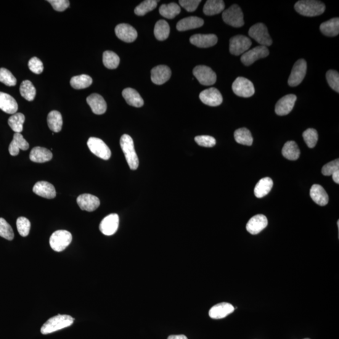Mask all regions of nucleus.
Listing matches in <instances>:
<instances>
[{
  "instance_id": "nucleus-18",
  "label": "nucleus",
  "mask_w": 339,
  "mask_h": 339,
  "mask_svg": "<svg viewBox=\"0 0 339 339\" xmlns=\"http://www.w3.org/2000/svg\"><path fill=\"white\" fill-rule=\"evenodd\" d=\"M79 208L81 210L87 212L96 211L100 206V200L96 196L89 194H81L77 198Z\"/></svg>"
},
{
  "instance_id": "nucleus-20",
  "label": "nucleus",
  "mask_w": 339,
  "mask_h": 339,
  "mask_svg": "<svg viewBox=\"0 0 339 339\" xmlns=\"http://www.w3.org/2000/svg\"><path fill=\"white\" fill-rule=\"evenodd\" d=\"M171 70L168 66L160 65L152 69L151 79L153 83L161 85L168 81L171 77Z\"/></svg>"
},
{
  "instance_id": "nucleus-15",
  "label": "nucleus",
  "mask_w": 339,
  "mask_h": 339,
  "mask_svg": "<svg viewBox=\"0 0 339 339\" xmlns=\"http://www.w3.org/2000/svg\"><path fill=\"white\" fill-rule=\"evenodd\" d=\"M296 99L295 94H288L281 98L275 106V113L279 116L288 115L293 110Z\"/></svg>"
},
{
  "instance_id": "nucleus-5",
  "label": "nucleus",
  "mask_w": 339,
  "mask_h": 339,
  "mask_svg": "<svg viewBox=\"0 0 339 339\" xmlns=\"http://www.w3.org/2000/svg\"><path fill=\"white\" fill-rule=\"evenodd\" d=\"M222 19L226 24L235 28L242 27L245 24L244 15L238 5H233L222 13Z\"/></svg>"
},
{
  "instance_id": "nucleus-41",
  "label": "nucleus",
  "mask_w": 339,
  "mask_h": 339,
  "mask_svg": "<svg viewBox=\"0 0 339 339\" xmlns=\"http://www.w3.org/2000/svg\"><path fill=\"white\" fill-rule=\"evenodd\" d=\"M21 96L25 98L28 101H31L35 99L36 89L30 81H23L20 87Z\"/></svg>"
},
{
  "instance_id": "nucleus-11",
  "label": "nucleus",
  "mask_w": 339,
  "mask_h": 339,
  "mask_svg": "<svg viewBox=\"0 0 339 339\" xmlns=\"http://www.w3.org/2000/svg\"><path fill=\"white\" fill-rule=\"evenodd\" d=\"M251 45L252 42L248 37L241 35L234 36L230 39L229 51L232 55H242L247 52Z\"/></svg>"
},
{
  "instance_id": "nucleus-48",
  "label": "nucleus",
  "mask_w": 339,
  "mask_h": 339,
  "mask_svg": "<svg viewBox=\"0 0 339 339\" xmlns=\"http://www.w3.org/2000/svg\"><path fill=\"white\" fill-rule=\"evenodd\" d=\"M195 141L198 145L204 147L211 148L214 147L216 144V139L208 135L196 137Z\"/></svg>"
},
{
  "instance_id": "nucleus-4",
  "label": "nucleus",
  "mask_w": 339,
  "mask_h": 339,
  "mask_svg": "<svg viewBox=\"0 0 339 339\" xmlns=\"http://www.w3.org/2000/svg\"><path fill=\"white\" fill-rule=\"evenodd\" d=\"M73 236L70 232L59 230L54 232L50 238V245L53 250L61 252L67 248L72 242Z\"/></svg>"
},
{
  "instance_id": "nucleus-24",
  "label": "nucleus",
  "mask_w": 339,
  "mask_h": 339,
  "mask_svg": "<svg viewBox=\"0 0 339 339\" xmlns=\"http://www.w3.org/2000/svg\"><path fill=\"white\" fill-rule=\"evenodd\" d=\"M18 109V103L12 96L0 92V110L5 113L14 115Z\"/></svg>"
},
{
  "instance_id": "nucleus-3",
  "label": "nucleus",
  "mask_w": 339,
  "mask_h": 339,
  "mask_svg": "<svg viewBox=\"0 0 339 339\" xmlns=\"http://www.w3.org/2000/svg\"><path fill=\"white\" fill-rule=\"evenodd\" d=\"M120 146L129 168L135 171L139 167V160L135 152L133 139L128 134H123L120 139Z\"/></svg>"
},
{
  "instance_id": "nucleus-7",
  "label": "nucleus",
  "mask_w": 339,
  "mask_h": 339,
  "mask_svg": "<svg viewBox=\"0 0 339 339\" xmlns=\"http://www.w3.org/2000/svg\"><path fill=\"white\" fill-rule=\"evenodd\" d=\"M232 88L235 95L242 97H251L255 92L252 82L243 77H239L235 79L232 84Z\"/></svg>"
},
{
  "instance_id": "nucleus-47",
  "label": "nucleus",
  "mask_w": 339,
  "mask_h": 339,
  "mask_svg": "<svg viewBox=\"0 0 339 339\" xmlns=\"http://www.w3.org/2000/svg\"><path fill=\"white\" fill-rule=\"evenodd\" d=\"M326 78L330 87L335 91L339 92V74L337 71L329 70L326 74Z\"/></svg>"
},
{
  "instance_id": "nucleus-34",
  "label": "nucleus",
  "mask_w": 339,
  "mask_h": 339,
  "mask_svg": "<svg viewBox=\"0 0 339 339\" xmlns=\"http://www.w3.org/2000/svg\"><path fill=\"white\" fill-rule=\"evenodd\" d=\"M47 123L50 130L55 133H59L62 129V116L59 111H52L47 116Z\"/></svg>"
},
{
  "instance_id": "nucleus-30",
  "label": "nucleus",
  "mask_w": 339,
  "mask_h": 339,
  "mask_svg": "<svg viewBox=\"0 0 339 339\" xmlns=\"http://www.w3.org/2000/svg\"><path fill=\"white\" fill-rule=\"evenodd\" d=\"M320 30L324 36L335 37L339 33V18H333L332 19L322 23L320 26Z\"/></svg>"
},
{
  "instance_id": "nucleus-19",
  "label": "nucleus",
  "mask_w": 339,
  "mask_h": 339,
  "mask_svg": "<svg viewBox=\"0 0 339 339\" xmlns=\"http://www.w3.org/2000/svg\"><path fill=\"white\" fill-rule=\"evenodd\" d=\"M267 226V219L263 214H258L250 219L246 228L248 232L253 235L258 234Z\"/></svg>"
},
{
  "instance_id": "nucleus-22",
  "label": "nucleus",
  "mask_w": 339,
  "mask_h": 339,
  "mask_svg": "<svg viewBox=\"0 0 339 339\" xmlns=\"http://www.w3.org/2000/svg\"><path fill=\"white\" fill-rule=\"evenodd\" d=\"M234 307L226 302L221 303L213 306L209 311V315L211 319H221L226 317L234 311Z\"/></svg>"
},
{
  "instance_id": "nucleus-40",
  "label": "nucleus",
  "mask_w": 339,
  "mask_h": 339,
  "mask_svg": "<svg viewBox=\"0 0 339 339\" xmlns=\"http://www.w3.org/2000/svg\"><path fill=\"white\" fill-rule=\"evenodd\" d=\"M70 83L71 86L74 89H83L91 86L92 83V79L89 76L83 74V75L73 77Z\"/></svg>"
},
{
  "instance_id": "nucleus-50",
  "label": "nucleus",
  "mask_w": 339,
  "mask_h": 339,
  "mask_svg": "<svg viewBox=\"0 0 339 339\" xmlns=\"http://www.w3.org/2000/svg\"><path fill=\"white\" fill-rule=\"evenodd\" d=\"M28 67L31 72L40 74L43 72L44 65L42 61L37 57H33L29 60Z\"/></svg>"
},
{
  "instance_id": "nucleus-26",
  "label": "nucleus",
  "mask_w": 339,
  "mask_h": 339,
  "mask_svg": "<svg viewBox=\"0 0 339 339\" xmlns=\"http://www.w3.org/2000/svg\"><path fill=\"white\" fill-rule=\"evenodd\" d=\"M312 199L317 205L320 206H326L328 202V196L326 191L321 185L314 184L312 185L310 191Z\"/></svg>"
},
{
  "instance_id": "nucleus-53",
  "label": "nucleus",
  "mask_w": 339,
  "mask_h": 339,
  "mask_svg": "<svg viewBox=\"0 0 339 339\" xmlns=\"http://www.w3.org/2000/svg\"><path fill=\"white\" fill-rule=\"evenodd\" d=\"M167 339H188L184 335H170Z\"/></svg>"
},
{
  "instance_id": "nucleus-31",
  "label": "nucleus",
  "mask_w": 339,
  "mask_h": 339,
  "mask_svg": "<svg viewBox=\"0 0 339 339\" xmlns=\"http://www.w3.org/2000/svg\"><path fill=\"white\" fill-rule=\"evenodd\" d=\"M274 185V182L269 177L260 180L254 188V195L257 198H263L269 194Z\"/></svg>"
},
{
  "instance_id": "nucleus-23",
  "label": "nucleus",
  "mask_w": 339,
  "mask_h": 339,
  "mask_svg": "<svg viewBox=\"0 0 339 339\" xmlns=\"http://www.w3.org/2000/svg\"><path fill=\"white\" fill-rule=\"evenodd\" d=\"M33 192L37 195L49 199L54 198L56 196L54 185L46 181L37 182L33 188Z\"/></svg>"
},
{
  "instance_id": "nucleus-10",
  "label": "nucleus",
  "mask_w": 339,
  "mask_h": 339,
  "mask_svg": "<svg viewBox=\"0 0 339 339\" xmlns=\"http://www.w3.org/2000/svg\"><path fill=\"white\" fill-rule=\"evenodd\" d=\"M307 70V62L303 59L296 61L291 71L288 83L291 87H296L301 83L306 77Z\"/></svg>"
},
{
  "instance_id": "nucleus-13",
  "label": "nucleus",
  "mask_w": 339,
  "mask_h": 339,
  "mask_svg": "<svg viewBox=\"0 0 339 339\" xmlns=\"http://www.w3.org/2000/svg\"><path fill=\"white\" fill-rule=\"evenodd\" d=\"M199 98L204 104L209 107H218L223 100L221 92L215 87H211L201 92Z\"/></svg>"
},
{
  "instance_id": "nucleus-25",
  "label": "nucleus",
  "mask_w": 339,
  "mask_h": 339,
  "mask_svg": "<svg viewBox=\"0 0 339 339\" xmlns=\"http://www.w3.org/2000/svg\"><path fill=\"white\" fill-rule=\"evenodd\" d=\"M29 144L26 141L23 135L21 133H15L13 139L10 144L9 150L12 156H17L19 154L20 150H27Z\"/></svg>"
},
{
  "instance_id": "nucleus-28",
  "label": "nucleus",
  "mask_w": 339,
  "mask_h": 339,
  "mask_svg": "<svg viewBox=\"0 0 339 339\" xmlns=\"http://www.w3.org/2000/svg\"><path fill=\"white\" fill-rule=\"evenodd\" d=\"M53 155L51 152L46 148L37 147L31 150L30 159L36 163H45L52 160Z\"/></svg>"
},
{
  "instance_id": "nucleus-37",
  "label": "nucleus",
  "mask_w": 339,
  "mask_h": 339,
  "mask_svg": "<svg viewBox=\"0 0 339 339\" xmlns=\"http://www.w3.org/2000/svg\"><path fill=\"white\" fill-rule=\"evenodd\" d=\"M235 142L239 144L251 146L253 143L252 134L249 129L242 128L237 129L234 132Z\"/></svg>"
},
{
  "instance_id": "nucleus-9",
  "label": "nucleus",
  "mask_w": 339,
  "mask_h": 339,
  "mask_svg": "<svg viewBox=\"0 0 339 339\" xmlns=\"http://www.w3.org/2000/svg\"><path fill=\"white\" fill-rule=\"evenodd\" d=\"M193 74L198 81L204 86H211L215 84L217 81L216 74L208 66H196L193 70Z\"/></svg>"
},
{
  "instance_id": "nucleus-12",
  "label": "nucleus",
  "mask_w": 339,
  "mask_h": 339,
  "mask_svg": "<svg viewBox=\"0 0 339 339\" xmlns=\"http://www.w3.org/2000/svg\"><path fill=\"white\" fill-rule=\"evenodd\" d=\"M269 52L265 46H260L244 53L241 61L246 66L252 65L254 62L268 56Z\"/></svg>"
},
{
  "instance_id": "nucleus-33",
  "label": "nucleus",
  "mask_w": 339,
  "mask_h": 339,
  "mask_svg": "<svg viewBox=\"0 0 339 339\" xmlns=\"http://www.w3.org/2000/svg\"><path fill=\"white\" fill-rule=\"evenodd\" d=\"M225 9V4L222 0H208L204 7L203 12L208 16H213L221 13Z\"/></svg>"
},
{
  "instance_id": "nucleus-46",
  "label": "nucleus",
  "mask_w": 339,
  "mask_h": 339,
  "mask_svg": "<svg viewBox=\"0 0 339 339\" xmlns=\"http://www.w3.org/2000/svg\"><path fill=\"white\" fill-rule=\"evenodd\" d=\"M31 224L30 221L24 217H20L17 221V227L18 232L22 237H26L30 232Z\"/></svg>"
},
{
  "instance_id": "nucleus-35",
  "label": "nucleus",
  "mask_w": 339,
  "mask_h": 339,
  "mask_svg": "<svg viewBox=\"0 0 339 339\" xmlns=\"http://www.w3.org/2000/svg\"><path fill=\"white\" fill-rule=\"evenodd\" d=\"M181 8L176 3H171L167 5L163 4L159 9L160 14L168 19H173L181 13Z\"/></svg>"
},
{
  "instance_id": "nucleus-29",
  "label": "nucleus",
  "mask_w": 339,
  "mask_h": 339,
  "mask_svg": "<svg viewBox=\"0 0 339 339\" xmlns=\"http://www.w3.org/2000/svg\"><path fill=\"white\" fill-rule=\"evenodd\" d=\"M124 99L129 105L131 107L140 108L144 105V99H142L139 92L136 90L132 88L124 89L122 92Z\"/></svg>"
},
{
  "instance_id": "nucleus-36",
  "label": "nucleus",
  "mask_w": 339,
  "mask_h": 339,
  "mask_svg": "<svg viewBox=\"0 0 339 339\" xmlns=\"http://www.w3.org/2000/svg\"><path fill=\"white\" fill-rule=\"evenodd\" d=\"M170 26L166 21L160 20L156 23L154 28V35L158 41H165L170 35Z\"/></svg>"
},
{
  "instance_id": "nucleus-39",
  "label": "nucleus",
  "mask_w": 339,
  "mask_h": 339,
  "mask_svg": "<svg viewBox=\"0 0 339 339\" xmlns=\"http://www.w3.org/2000/svg\"><path fill=\"white\" fill-rule=\"evenodd\" d=\"M103 62L106 67L115 70L120 64V59L116 53L108 50L103 53Z\"/></svg>"
},
{
  "instance_id": "nucleus-17",
  "label": "nucleus",
  "mask_w": 339,
  "mask_h": 339,
  "mask_svg": "<svg viewBox=\"0 0 339 339\" xmlns=\"http://www.w3.org/2000/svg\"><path fill=\"white\" fill-rule=\"evenodd\" d=\"M218 37L214 34H196L190 38V43L199 48H208L218 43Z\"/></svg>"
},
{
  "instance_id": "nucleus-2",
  "label": "nucleus",
  "mask_w": 339,
  "mask_h": 339,
  "mask_svg": "<svg viewBox=\"0 0 339 339\" xmlns=\"http://www.w3.org/2000/svg\"><path fill=\"white\" fill-rule=\"evenodd\" d=\"M74 319L70 315H57L50 318L42 325L41 333L42 334H49L63 328L71 326L74 323Z\"/></svg>"
},
{
  "instance_id": "nucleus-52",
  "label": "nucleus",
  "mask_w": 339,
  "mask_h": 339,
  "mask_svg": "<svg viewBox=\"0 0 339 339\" xmlns=\"http://www.w3.org/2000/svg\"><path fill=\"white\" fill-rule=\"evenodd\" d=\"M48 2L57 12L64 11L70 5V2L67 0H49Z\"/></svg>"
},
{
  "instance_id": "nucleus-38",
  "label": "nucleus",
  "mask_w": 339,
  "mask_h": 339,
  "mask_svg": "<svg viewBox=\"0 0 339 339\" xmlns=\"http://www.w3.org/2000/svg\"><path fill=\"white\" fill-rule=\"evenodd\" d=\"M25 117L22 113H17L10 116L8 121L10 128L15 133H21L23 129V123H24Z\"/></svg>"
},
{
  "instance_id": "nucleus-43",
  "label": "nucleus",
  "mask_w": 339,
  "mask_h": 339,
  "mask_svg": "<svg viewBox=\"0 0 339 339\" xmlns=\"http://www.w3.org/2000/svg\"><path fill=\"white\" fill-rule=\"evenodd\" d=\"M0 82L7 86L12 87L17 84V79L7 69L0 68Z\"/></svg>"
},
{
  "instance_id": "nucleus-51",
  "label": "nucleus",
  "mask_w": 339,
  "mask_h": 339,
  "mask_svg": "<svg viewBox=\"0 0 339 339\" xmlns=\"http://www.w3.org/2000/svg\"><path fill=\"white\" fill-rule=\"evenodd\" d=\"M200 3H201L200 0H181L179 1L181 6L189 12L195 11Z\"/></svg>"
},
{
  "instance_id": "nucleus-44",
  "label": "nucleus",
  "mask_w": 339,
  "mask_h": 339,
  "mask_svg": "<svg viewBox=\"0 0 339 339\" xmlns=\"http://www.w3.org/2000/svg\"><path fill=\"white\" fill-rule=\"evenodd\" d=\"M303 137L306 144L310 148H313L318 142V133L317 130L313 128L307 129L303 133Z\"/></svg>"
},
{
  "instance_id": "nucleus-8",
  "label": "nucleus",
  "mask_w": 339,
  "mask_h": 339,
  "mask_svg": "<svg viewBox=\"0 0 339 339\" xmlns=\"http://www.w3.org/2000/svg\"><path fill=\"white\" fill-rule=\"evenodd\" d=\"M87 146L90 151L97 157L108 160L111 157V152L110 148L102 140L97 138H89L87 141Z\"/></svg>"
},
{
  "instance_id": "nucleus-27",
  "label": "nucleus",
  "mask_w": 339,
  "mask_h": 339,
  "mask_svg": "<svg viewBox=\"0 0 339 339\" xmlns=\"http://www.w3.org/2000/svg\"><path fill=\"white\" fill-rule=\"evenodd\" d=\"M203 19L197 17H189L183 18L177 24V29L179 31H187L201 27L203 26Z\"/></svg>"
},
{
  "instance_id": "nucleus-45",
  "label": "nucleus",
  "mask_w": 339,
  "mask_h": 339,
  "mask_svg": "<svg viewBox=\"0 0 339 339\" xmlns=\"http://www.w3.org/2000/svg\"><path fill=\"white\" fill-rule=\"evenodd\" d=\"M0 236L9 241L14 238V232L12 227L4 218H0Z\"/></svg>"
},
{
  "instance_id": "nucleus-16",
  "label": "nucleus",
  "mask_w": 339,
  "mask_h": 339,
  "mask_svg": "<svg viewBox=\"0 0 339 339\" xmlns=\"http://www.w3.org/2000/svg\"><path fill=\"white\" fill-rule=\"evenodd\" d=\"M115 33L119 39L127 43L134 42L138 37L137 31L134 28L126 23H121L116 26Z\"/></svg>"
},
{
  "instance_id": "nucleus-54",
  "label": "nucleus",
  "mask_w": 339,
  "mask_h": 339,
  "mask_svg": "<svg viewBox=\"0 0 339 339\" xmlns=\"http://www.w3.org/2000/svg\"><path fill=\"white\" fill-rule=\"evenodd\" d=\"M332 179L333 181H334L336 184H339V171L334 172V173L332 174Z\"/></svg>"
},
{
  "instance_id": "nucleus-21",
  "label": "nucleus",
  "mask_w": 339,
  "mask_h": 339,
  "mask_svg": "<svg viewBox=\"0 0 339 339\" xmlns=\"http://www.w3.org/2000/svg\"><path fill=\"white\" fill-rule=\"evenodd\" d=\"M87 103L91 107L92 112L96 115H103L107 111V103L99 94L94 93L90 95L87 97Z\"/></svg>"
},
{
  "instance_id": "nucleus-32",
  "label": "nucleus",
  "mask_w": 339,
  "mask_h": 339,
  "mask_svg": "<svg viewBox=\"0 0 339 339\" xmlns=\"http://www.w3.org/2000/svg\"><path fill=\"white\" fill-rule=\"evenodd\" d=\"M283 157L289 160H298L300 155V150L295 142H287L282 149Z\"/></svg>"
},
{
  "instance_id": "nucleus-1",
  "label": "nucleus",
  "mask_w": 339,
  "mask_h": 339,
  "mask_svg": "<svg viewBox=\"0 0 339 339\" xmlns=\"http://www.w3.org/2000/svg\"><path fill=\"white\" fill-rule=\"evenodd\" d=\"M295 9L299 14L306 17H317L324 13L325 5L319 1L302 0L296 3Z\"/></svg>"
},
{
  "instance_id": "nucleus-14",
  "label": "nucleus",
  "mask_w": 339,
  "mask_h": 339,
  "mask_svg": "<svg viewBox=\"0 0 339 339\" xmlns=\"http://www.w3.org/2000/svg\"><path fill=\"white\" fill-rule=\"evenodd\" d=\"M120 219L118 214H111L103 219L99 225V230L103 234L111 235L115 234L119 227Z\"/></svg>"
},
{
  "instance_id": "nucleus-49",
  "label": "nucleus",
  "mask_w": 339,
  "mask_h": 339,
  "mask_svg": "<svg viewBox=\"0 0 339 339\" xmlns=\"http://www.w3.org/2000/svg\"><path fill=\"white\" fill-rule=\"evenodd\" d=\"M339 171V160H336L330 161V162L325 164L322 169V173L325 176H332L334 172Z\"/></svg>"
},
{
  "instance_id": "nucleus-42",
  "label": "nucleus",
  "mask_w": 339,
  "mask_h": 339,
  "mask_svg": "<svg viewBox=\"0 0 339 339\" xmlns=\"http://www.w3.org/2000/svg\"><path fill=\"white\" fill-rule=\"evenodd\" d=\"M158 2V1H155V0H146L143 2L141 4L135 8V14L139 16H144L147 14L148 12L156 9Z\"/></svg>"
},
{
  "instance_id": "nucleus-55",
  "label": "nucleus",
  "mask_w": 339,
  "mask_h": 339,
  "mask_svg": "<svg viewBox=\"0 0 339 339\" xmlns=\"http://www.w3.org/2000/svg\"><path fill=\"white\" fill-rule=\"evenodd\" d=\"M304 339H310V338H304Z\"/></svg>"
},
{
  "instance_id": "nucleus-6",
  "label": "nucleus",
  "mask_w": 339,
  "mask_h": 339,
  "mask_svg": "<svg viewBox=\"0 0 339 339\" xmlns=\"http://www.w3.org/2000/svg\"><path fill=\"white\" fill-rule=\"evenodd\" d=\"M248 33L251 38L255 40L261 46L267 47L271 46L273 44L266 26L263 23H256L251 26Z\"/></svg>"
}]
</instances>
